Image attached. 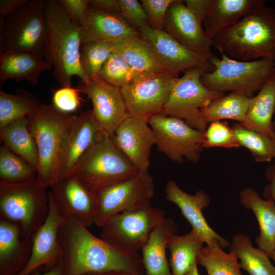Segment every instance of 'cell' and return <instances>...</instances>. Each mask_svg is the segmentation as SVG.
<instances>
[{"label":"cell","mask_w":275,"mask_h":275,"mask_svg":"<svg viewBox=\"0 0 275 275\" xmlns=\"http://www.w3.org/2000/svg\"><path fill=\"white\" fill-rule=\"evenodd\" d=\"M60 236L66 275L123 272L143 275L139 253L122 250L91 233L88 227L64 217Z\"/></svg>","instance_id":"cell-1"},{"label":"cell","mask_w":275,"mask_h":275,"mask_svg":"<svg viewBox=\"0 0 275 275\" xmlns=\"http://www.w3.org/2000/svg\"><path fill=\"white\" fill-rule=\"evenodd\" d=\"M261 4L212 39L220 53L241 61H275V8Z\"/></svg>","instance_id":"cell-2"},{"label":"cell","mask_w":275,"mask_h":275,"mask_svg":"<svg viewBox=\"0 0 275 275\" xmlns=\"http://www.w3.org/2000/svg\"><path fill=\"white\" fill-rule=\"evenodd\" d=\"M47 39L44 58L53 68L61 87H71L74 76L88 80L80 63L81 30L71 20L59 1H45Z\"/></svg>","instance_id":"cell-3"},{"label":"cell","mask_w":275,"mask_h":275,"mask_svg":"<svg viewBox=\"0 0 275 275\" xmlns=\"http://www.w3.org/2000/svg\"><path fill=\"white\" fill-rule=\"evenodd\" d=\"M73 117L52 104L42 103L35 115L27 118L39 154L36 180L46 188L58 181L62 150Z\"/></svg>","instance_id":"cell-4"},{"label":"cell","mask_w":275,"mask_h":275,"mask_svg":"<svg viewBox=\"0 0 275 275\" xmlns=\"http://www.w3.org/2000/svg\"><path fill=\"white\" fill-rule=\"evenodd\" d=\"M139 171L117 147L112 136L100 131L73 175L96 194L107 187L132 178Z\"/></svg>","instance_id":"cell-5"},{"label":"cell","mask_w":275,"mask_h":275,"mask_svg":"<svg viewBox=\"0 0 275 275\" xmlns=\"http://www.w3.org/2000/svg\"><path fill=\"white\" fill-rule=\"evenodd\" d=\"M46 188L36 178L12 184L0 181V217L18 224L22 239L30 240L45 221L49 212Z\"/></svg>","instance_id":"cell-6"},{"label":"cell","mask_w":275,"mask_h":275,"mask_svg":"<svg viewBox=\"0 0 275 275\" xmlns=\"http://www.w3.org/2000/svg\"><path fill=\"white\" fill-rule=\"evenodd\" d=\"M221 54V59L215 56L210 60L213 70L205 71L201 76L203 84L211 91L238 92L253 97L275 71L273 60L241 61Z\"/></svg>","instance_id":"cell-7"},{"label":"cell","mask_w":275,"mask_h":275,"mask_svg":"<svg viewBox=\"0 0 275 275\" xmlns=\"http://www.w3.org/2000/svg\"><path fill=\"white\" fill-rule=\"evenodd\" d=\"M45 0H28L0 26V54L25 52L44 57L47 26Z\"/></svg>","instance_id":"cell-8"},{"label":"cell","mask_w":275,"mask_h":275,"mask_svg":"<svg viewBox=\"0 0 275 275\" xmlns=\"http://www.w3.org/2000/svg\"><path fill=\"white\" fill-rule=\"evenodd\" d=\"M205 71L201 67H193L177 78L161 114L181 119L191 127L204 132L208 124L202 116V109L225 95L224 93L211 91L203 84L201 76Z\"/></svg>","instance_id":"cell-9"},{"label":"cell","mask_w":275,"mask_h":275,"mask_svg":"<svg viewBox=\"0 0 275 275\" xmlns=\"http://www.w3.org/2000/svg\"><path fill=\"white\" fill-rule=\"evenodd\" d=\"M166 218L163 210L147 203L111 217L100 227L99 237L122 250L139 253Z\"/></svg>","instance_id":"cell-10"},{"label":"cell","mask_w":275,"mask_h":275,"mask_svg":"<svg viewBox=\"0 0 275 275\" xmlns=\"http://www.w3.org/2000/svg\"><path fill=\"white\" fill-rule=\"evenodd\" d=\"M155 136L158 150L171 161L198 162L204 148V132L188 125L183 120L162 114L148 121Z\"/></svg>","instance_id":"cell-11"},{"label":"cell","mask_w":275,"mask_h":275,"mask_svg":"<svg viewBox=\"0 0 275 275\" xmlns=\"http://www.w3.org/2000/svg\"><path fill=\"white\" fill-rule=\"evenodd\" d=\"M98 201L94 224L100 227L114 215L150 203L155 184L148 170L139 171L133 177L107 187L95 194Z\"/></svg>","instance_id":"cell-12"},{"label":"cell","mask_w":275,"mask_h":275,"mask_svg":"<svg viewBox=\"0 0 275 275\" xmlns=\"http://www.w3.org/2000/svg\"><path fill=\"white\" fill-rule=\"evenodd\" d=\"M179 75L171 72L140 74L121 91L129 115L144 117L161 114L175 80Z\"/></svg>","instance_id":"cell-13"},{"label":"cell","mask_w":275,"mask_h":275,"mask_svg":"<svg viewBox=\"0 0 275 275\" xmlns=\"http://www.w3.org/2000/svg\"><path fill=\"white\" fill-rule=\"evenodd\" d=\"M77 88L91 100L92 117L98 129L112 136L129 116L121 88L99 76L86 82L80 80Z\"/></svg>","instance_id":"cell-14"},{"label":"cell","mask_w":275,"mask_h":275,"mask_svg":"<svg viewBox=\"0 0 275 275\" xmlns=\"http://www.w3.org/2000/svg\"><path fill=\"white\" fill-rule=\"evenodd\" d=\"M48 196V216L35 234L29 261L18 275H29L39 268L50 267L64 257L60 233L64 217L59 212L49 191Z\"/></svg>","instance_id":"cell-15"},{"label":"cell","mask_w":275,"mask_h":275,"mask_svg":"<svg viewBox=\"0 0 275 275\" xmlns=\"http://www.w3.org/2000/svg\"><path fill=\"white\" fill-rule=\"evenodd\" d=\"M164 31L194 53L210 60L215 56L211 50L212 39L182 1L176 0L170 6L165 18Z\"/></svg>","instance_id":"cell-16"},{"label":"cell","mask_w":275,"mask_h":275,"mask_svg":"<svg viewBox=\"0 0 275 275\" xmlns=\"http://www.w3.org/2000/svg\"><path fill=\"white\" fill-rule=\"evenodd\" d=\"M49 191L57 208L65 218L88 227L94 224L98 211L97 196L74 175L59 181Z\"/></svg>","instance_id":"cell-17"},{"label":"cell","mask_w":275,"mask_h":275,"mask_svg":"<svg viewBox=\"0 0 275 275\" xmlns=\"http://www.w3.org/2000/svg\"><path fill=\"white\" fill-rule=\"evenodd\" d=\"M138 31L169 71L179 75L180 72L193 67H201L207 72L213 70L210 60L189 51L164 31L155 30L146 26Z\"/></svg>","instance_id":"cell-18"},{"label":"cell","mask_w":275,"mask_h":275,"mask_svg":"<svg viewBox=\"0 0 275 275\" xmlns=\"http://www.w3.org/2000/svg\"><path fill=\"white\" fill-rule=\"evenodd\" d=\"M149 120L129 116L118 127L112 136L117 147L139 171L150 167L151 149L155 145V136Z\"/></svg>","instance_id":"cell-19"},{"label":"cell","mask_w":275,"mask_h":275,"mask_svg":"<svg viewBox=\"0 0 275 275\" xmlns=\"http://www.w3.org/2000/svg\"><path fill=\"white\" fill-rule=\"evenodd\" d=\"M166 199L176 204L184 217L206 245H218L222 249L229 248L230 243L218 235L208 225L203 214V209L210 204V198L204 190L189 194L182 190L173 180H169L165 186Z\"/></svg>","instance_id":"cell-20"},{"label":"cell","mask_w":275,"mask_h":275,"mask_svg":"<svg viewBox=\"0 0 275 275\" xmlns=\"http://www.w3.org/2000/svg\"><path fill=\"white\" fill-rule=\"evenodd\" d=\"M100 131L92 117L91 110L74 115L62 150L58 181L73 174L77 165L93 146Z\"/></svg>","instance_id":"cell-21"},{"label":"cell","mask_w":275,"mask_h":275,"mask_svg":"<svg viewBox=\"0 0 275 275\" xmlns=\"http://www.w3.org/2000/svg\"><path fill=\"white\" fill-rule=\"evenodd\" d=\"M32 240L22 239L18 224L0 218V275H18L24 269L31 256Z\"/></svg>","instance_id":"cell-22"},{"label":"cell","mask_w":275,"mask_h":275,"mask_svg":"<svg viewBox=\"0 0 275 275\" xmlns=\"http://www.w3.org/2000/svg\"><path fill=\"white\" fill-rule=\"evenodd\" d=\"M81 33L82 43L93 41L114 43L140 36L120 15L91 8Z\"/></svg>","instance_id":"cell-23"},{"label":"cell","mask_w":275,"mask_h":275,"mask_svg":"<svg viewBox=\"0 0 275 275\" xmlns=\"http://www.w3.org/2000/svg\"><path fill=\"white\" fill-rule=\"evenodd\" d=\"M241 204L254 213L259 227L255 238L258 248L268 255L275 249V203L262 198L251 187L242 189L239 195Z\"/></svg>","instance_id":"cell-24"},{"label":"cell","mask_w":275,"mask_h":275,"mask_svg":"<svg viewBox=\"0 0 275 275\" xmlns=\"http://www.w3.org/2000/svg\"><path fill=\"white\" fill-rule=\"evenodd\" d=\"M177 229L174 219L166 218L152 231L141 250L146 275H172L166 250L169 237Z\"/></svg>","instance_id":"cell-25"},{"label":"cell","mask_w":275,"mask_h":275,"mask_svg":"<svg viewBox=\"0 0 275 275\" xmlns=\"http://www.w3.org/2000/svg\"><path fill=\"white\" fill-rule=\"evenodd\" d=\"M52 68L45 58L25 52H9L0 54V80H26L38 83L42 72Z\"/></svg>","instance_id":"cell-26"},{"label":"cell","mask_w":275,"mask_h":275,"mask_svg":"<svg viewBox=\"0 0 275 275\" xmlns=\"http://www.w3.org/2000/svg\"><path fill=\"white\" fill-rule=\"evenodd\" d=\"M264 0H213L202 25L212 39L225 29L236 23Z\"/></svg>","instance_id":"cell-27"},{"label":"cell","mask_w":275,"mask_h":275,"mask_svg":"<svg viewBox=\"0 0 275 275\" xmlns=\"http://www.w3.org/2000/svg\"><path fill=\"white\" fill-rule=\"evenodd\" d=\"M275 113V71L257 95L250 101L245 120L248 128L273 136L275 127L272 117Z\"/></svg>","instance_id":"cell-28"},{"label":"cell","mask_w":275,"mask_h":275,"mask_svg":"<svg viewBox=\"0 0 275 275\" xmlns=\"http://www.w3.org/2000/svg\"><path fill=\"white\" fill-rule=\"evenodd\" d=\"M113 44L114 50L140 74L171 72L160 62L151 47L140 36L114 42Z\"/></svg>","instance_id":"cell-29"},{"label":"cell","mask_w":275,"mask_h":275,"mask_svg":"<svg viewBox=\"0 0 275 275\" xmlns=\"http://www.w3.org/2000/svg\"><path fill=\"white\" fill-rule=\"evenodd\" d=\"M204 243L201 237L193 230L182 235L172 234L167 244L172 275H185L197 262Z\"/></svg>","instance_id":"cell-30"},{"label":"cell","mask_w":275,"mask_h":275,"mask_svg":"<svg viewBox=\"0 0 275 275\" xmlns=\"http://www.w3.org/2000/svg\"><path fill=\"white\" fill-rule=\"evenodd\" d=\"M0 138L4 145L37 170L38 151L29 130L27 118L18 119L0 128Z\"/></svg>","instance_id":"cell-31"},{"label":"cell","mask_w":275,"mask_h":275,"mask_svg":"<svg viewBox=\"0 0 275 275\" xmlns=\"http://www.w3.org/2000/svg\"><path fill=\"white\" fill-rule=\"evenodd\" d=\"M229 252L240 260L241 268L249 275H275V266L267 253L254 247L249 236L244 234L235 235L229 246Z\"/></svg>","instance_id":"cell-32"},{"label":"cell","mask_w":275,"mask_h":275,"mask_svg":"<svg viewBox=\"0 0 275 275\" xmlns=\"http://www.w3.org/2000/svg\"><path fill=\"white\" fill-rule=\"evenodd\" d=\"M252 97L241 92H230L227 95L214 99L202 109V116L207 124L227 119L242 123Z\"/></svg>","instance_id":"cell-33"},{"label":"cell","mask_w":275,"mask_h":275,"mask_svg":"<svg viewBox=\"0 0 275 275\" xmlns=\"http://www.w3.org/2000/svg\"><path fill=\"white\" fill-rule=\"evenodd\" d=\"M41 103L31 93L18 89L16 94L0 91V128L35 115Z\"/></svg>","instance_id":"cell-34"},{"label":"cell","mask_w":275,"mask_h":275,"mask_svg":"<svg viewBox=\"0 0 275 275\" xmlns=\"http://www.w3.org/2000/svg\"><path fill=\"white\" fill-rule=\"evenodd\" d=\"M232 129L239 146L248 149L256 161L269 162L275 158L273 136L248 128L241 123L234 124Z\"/></svg>","instance_id":"cell-35"},{"label":"cell","mask_w":275,"mask_h":275,"mask_svg":"<svg viewBox=\"0 0 275 275\" xmlns=\"http://www.w3.org/2000/svg\"><path fill=\"white\" fill-rule=\"evenodd\" d=\"M197 262L205 268L207 275H242L236 256L232 253H226L218 245L203 246Z\"/></svg>","instance_id":"cell-36"},{"label":"cell","mask_w":275,"mask_h":275,"mask_svg":"<svg viewBox=\"0 0 275 275\" xmlns=\"http://www.w3.org/2000/svg\"><path fill=\"white\" fill-rule=\"evenodd\" d=\"M37 170L5 145L0 147V181L17 184L36 178Z\"/></svg>","instance_id":"cell-37"},{"label":"cell","mask_w":275,"mask_h":275,"mask_svg":"<svg viewBox=\"0 0 275 275\" xmlns=\"http://www.w3.org/2000/svg\"><path fill=\"white\" fill-rule=\"evenodd\" d=\"M114 50L111 42L93 41L82 44L80 63L88 80L99 76L101 68Z\"/></svg>","instance_id":"cell-38"},{"label":"cell","mask_w":275,"mask_h":275,"mask_svg":"<svg viewBox=\"0 0 275 275\" xmlns=\"http://www.w3.org/2000/svg\"><path fill=\"white\" fill-rule=\"evenodd\" d=\"M140 74L114 50L101 68L99 76L109 84L121 88Z\"/></svg>","instance_id":"cell-39"},{"label":"cell","mask_w":275,"mask_h":275,"mask_svg":"<svg viewBox=\"0 0 275 275\" xmlns=\"http://www.w3.org/2000/svg\"><path fill=\"white\" fill-rule=\"evenodd\" d=\"M209 124L204 132V148H235L240 147L232 128L226 122L216 121Z\"/></svg>","instance_id":"cell-40"},{"label":"cell","mask_w":275,"mask_h":275,"mask_svg":"<svg viewBox=\"0 0 275 275\" xmlns=\"http://www.w3.org/2000/svg\"><path fill=\"white\" fill-rule=\"evenodd\" d=\"M120 15L134 29L149 26L147 15L137 0H118Z\"/></svg>","instance_id":"cell-41"},{"label":"cell","mask_w":275,"mask_h":275,"mask_svg":"<svg viewBox=\"0 0 275 275\" xmlns=\"http://www.w3.org/2000/svg\"><path fill=\"white\" fill-rule=\"evenodd\" d=\"M176 0H141L149 21V26L158 31H164V23L170 6Z\"/></svg>","instance_id":"cell-42"},{"label":"cell","mask_w":275,"mask_h":275,"mask_svg":"<svg viewBox=\"0 0 275 275\" xmlns=\"http://www.w3.org/2000/svg\"><path fill=\"white\" fill-rule=\"evenodd\" d=\"M79 93L77 88L61 87L53 93L52 105L63 113L72 114L80 104Z\"/></svg>","instance_id":"cell-43"},{"label":"cell","mask_w":275,"mask_h":275,"mask_svg":"<svg viewBox=\"0 0 275 275\" xmlns=\"http://www.w3.org/2000/svg\"><path fill=\"white\" fill-rule=\"evenodd\" d=\"M59 2L73 24L81 31L90 9L88 0H59Z\"/></svg>","instance_id":"cell-44"},{"label":"cell","mask_w":275,"mask_h":275,"mask_svg":"<svg viewBox=\"0 0 275 275\" xmlns=\"http://www.w3.org/2000/svg\"><path fill=\"white\" fill-rule=\"evenodd\" d=\"M213 0H186L184 3L198 21L203 23Z\"/></svg>","instance_id":"cell-45"},{"label":"cell","mask_w":275,"mask_h":275,"mask_svg":"<svg viewBox=\"0 0 275 275\" xmlns=\"http://www.w3.org/2000/svg\"><path fill=\"white\" fill-rule=\"evenodd\" d=\"M88 2L91 8L120 15L118 0H88Z\"/></svg>","instance_id":"cell-46"},{"label":"cell","mask_w":275,"mask_h":275,"mask_svg":"<svg viewBox=\"0 0 275 275\" xmlns=\"http://www.w3.org/2000/svg\"><path fill=\"white\" fill-rule=\"evenodd\" d=\"M28 0H1L0 26L10 15L18 9Z\"/></svg>","instance_id":"cell-47"},{"label":"cell","mask_w":275,"mask_h":275,"mask_svg":"<svg viewBox=\"0 0 275 275\" xmlns=\"http://www.w3.org/2000/svg\"><path fill=\"white\" fill-rule=\"evenodd\" d=\"M265 176L269 183L264 187L263 196L264 199L275 203V162L267 168Z\"/></svg>","instance_id":"cell-48"},{"label":"cell","mask_w":275,"mask_h":275,"mask_svg":"<svg viewBox=\"0 0 275 275\" xmlns=\"http://www.w3.org/2000/svg\"><path fill=\"white\" fill-rule=\"evenodd\" d=\"M29 275H66L64 257L51 267L39 268Z\"/></svg>","instance_id":"cell-49"},{"label":"cell","mask_w":275,"mask_h":275,"mask_svg":"<svg viewBox=\"0 0 275 275\" xmlns=\"http://www.w3.org/2000/svg\"><path fill=\"white\" fill-rule=\"evenodd\" d=\"M197 262H195L185 275H200L197 267Z\"/></svg>","instance_id":"cell-50"},{"label":"cell","mask_w":275,"mask_h":275,"mask_svg":"<svg viewBox=\"0 0 275 275\" xmlns=\"http://www.w3.org/2000/svg\"><path fill=\"white\" fill-rule=\"evenodd\" d=\"M101 275H133L123 272H111L106 273L102 274Z\"/></svg>","instance_id":"cell-51"},{"label":"cell","mask_w":275,"mask_h":275,"mask_svg":"<svg viewBox=\"0 0 275 275\" xmlns=\"http://www.w3.org/2000/svg\"><path fill=\"white\" fill-rule=\"evenodd\" d=\"M268 255L270 258L272 259L275 262V249L272 253L269 254Z\"/></svg>","instance_id":"cell-52"},{"label":"cell","mask_w":275,"mask_h":275,"mask_svg":"<svg viewBox=\"0 0 275 275\" xmlns=\"http://www.w3.org/2000/svg\"><path fill=\"white\" fill-rule=\"evenodd\" d=\"M102 274H97V273H87L83 275H101Z\"/></svg>","instance_id":"cell-53"},{"label":"cell","mask_w":275,"mask_h":275,"mask_svg":"<svg viewBox=\"0 0 275 275\" xmlns=\"http://www.w3.org/2000/svg\"><path fill=\"white\" fill-rule=\"evenodd\" d=\"M273 139H274V143H275V132H274V134H273Z\"/></svg>","instance_id":"cell-54"},{"label":"cell","mask_w":275,"mask_h":275,"mask_svg":"<svg viewBox=\"0 0 275 275\" xmlns=\"http://www.w3.org/2000/svg\"><path fill=\"white\" fill-rule=\"evenodd\" d=\"M273 124H274V126L275 127V118H274V121H273Z\"/></svg>","instance_id":"cell-55"}]
</instances>
